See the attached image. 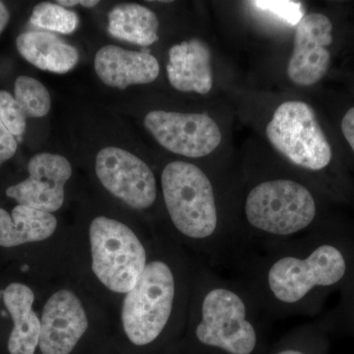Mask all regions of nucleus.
Here are the masks:
<instances>
[{
  "label": "nucleus",
  "mask_w": 354,
  "mask_h": 354,
  "mask_svg": "<svg viewBox=\"0 0 354 354\" xmlns=\"http://www.w3.org/2000/svg\"><path fill=\"white\" fill-rule=\"evenodd\" d=\"M237 259L239 279L268 318L314 317L330 295L354 279V235L326 228L247 251Z\"/></svg>",
  "instance_id": "obj_1"
},
{
  "label": "nucleus",
  "mask_w": 354,
  "mask_h": 354,
  "mask_svg": "<svg viewBox=\"0 0 354 354\" xmlns=\"http://www.w3.org/2000/svg\"><path fill=\"white\" fill-rule=\"evenodd\" d=\"M194 271L195 258L157 230L141 278L114 313V354H171L185 327Z\"/></svg>",
  "instance_id": "obj_2"
},
{
  "label": "nucleus",
  "mask_w": 354,
  "mask_h": 354,
  "mask_svg": "<svg viewBox=\"0 0 354 354\" xmlns=\"http://www.w3.org/2000/svg\"><path fill=\"white\" fill-rule=\"evenodd\" d=\"M140 225L127 216L101 212L69 227L66 274L113 315L152 255L157 230Z\"/></svg>",
  "instance_id": "obj_3"
},
{
  "label": "nucleus",
  "mask_w": 354,
  "mask_h": 354,
  "mask_svg": "<svg viewBox=\"0 0 354 354\" xmlns=\"http://www.w3.org/2000/svg\"><path fill=\"white\" fill-rule=\"evenodd\" d=\"M268 319L241 279L195 258L187 319L171 354H257Z\"/></svg>",
  "instance_id": "obj_4"
},
{
  "label": "nucleus",
  "mask_w": 354,
  "mask_h": 354,
  "mask_svg": "<svg viewBox=\"0 0 354 354\" xmlns=\"http://www.w3.org/2000/svg\"><path fill=\"white\" fill-rule=\"evenodd\" d=\"M160 187L172 239L213 268L234 255V232L223 223L215 187L203 169L183 160L169 162Z\"/></svg>",
  "instance_id": "obj_5"
},
{
  "label": "nucleus",
  "mask_w": 354,
  "mask_h": 354,
  "mask_svg": "<svg viewBox=\"0 0 354 354\" xmlns=\"http://www.w3.org/2000/svg\"><path fill=\"white\" fill-rule=\"evenodd\" d=\"M37 354H114L113 315L68 274L46 283Z\"/></svg>",
  "instance_id": "obj_6"
},
{
  "label": "nucleus",
  "mask_w": 354,
  "mask_h": 354,
  "mask_svg": "<svg viewBox=\"0 0 354 354\" xmlns=\"http://www.w3.org/2000/svg\"><path fill=\"white\" fill-rule=\"evenodd\" d=\"M243 227L235 258L259 247L300 239L329 227L318 225L319 206L308 186L291 178L254 185L243 200Z\"/></svg>",
  "instance_id": "obj_7"
},
{
  "label": "nucleus",
  "mask_w": 354,
  "mask_h": 354,
  "mask_svg": "<svg viewBox=\"0 0 354 354\" xmlns=\"http://www.w3.org/2000/svg\"><path fill=\"white\" fill-rule=\"evenodd\" d=\"M69 227L57 214L0 207V249L14 254L16 274L46 283L66 274Z\"/></svg>",
  "instance_id": "obj_8"
},
{
  "label": "nucleus",
  "mask_w": 354,
  "mask_h": 354,
  "mask_svg": "<svg viewBox=\"0 0 354 354\" xmlns=\"http://www.w3.org/2000/svg\"><path fill=\"white\" fill-rule=\"evenodd\" d=\"M272 146L291 164L312 172L322 171L333 160L325 133L306 102L281 104L266 128Z\"/></svg>",
  "instance_id": "obj_9"
},
{
  "label": "nucleus",
  "mask_w": 354,
  "mask_h": 354,
  "mask_svg": "<svg viewBox=\"0 0 354 354\" xmlns=\"http://www.w3.org/2000/svg\"><path fill=\"white\" fill-rule=\"evenodd\" d=\"M0 281V354H37L46 283L13 272Z\"/></svg>",
  "instance_id": "obj_10"
},
{
  "label": "nucleus",
  "mask_w": 354,
  "mask_h": 354,
  "mask_svg": "<svg viewBox=\"0 0 354 354\" xmlns=\"http://www.w3.org/2000/svg\"><path fill=\"white\" fill-rule=\"evenodd\" d=\"M95 174L102 189L133 213H146L158 201L157 177L143 160L118 147H106L95 158Z\"/></svg>",
  "instance_id": "obj_11"
},
{
  "label": "nucleus",
  "mask_w": 354,
  "mask_h": 354,
  "mask_svg": "<svg viewBox=\"0 0 354 354\" xmlns=\"http://www.w3.org/2000/svg\"><path fill=\"white\" fill-rule=\"evenodd\" d=\"M144 124L160 146L183 157H206L221 142L220 128L206 113L153 111L147 114Z\"/></svg>",
  "instance_id": "obj_12"
},
{
  "label": "nucleus",
  "mask_w": 354,
  "mask_h": 354,
  "mask_svg": "<svg viewBox=\"0 0 354 354\" xmlns=\"http://www.w3.org/2000/svg\"><path fill=\"white\" fill-rule=\"evenodd\" d=\"M28 176L8 186L6 196L16 204L57 214L66 201L67 184L73 169L68 160L57 153H37L27 165Z\"/></svg>",
  "instance_id": "obj_13"
},
{
  "label": "nucleus",
  "mask_w": 354,
  "mask_h": 354,
  "mask_svg": "<svg viewBox=\"0 0 354 354\" xmlns=\"http://www.w3.org/2000/svg\"><path fill=\"white\" fill-rule=\"evenodd\" d=\"M333 24L322 13L305 15L297 25L288 75L291 82L308 87L322 80L330 66Z\"/></svg>",
  "instance_id": "obj_14"
},
{
  "label": "nucleus",
  "mask_w": 354,
  "mask_h": 354,
  "mask_svg": "<svg viewBox=\"0 0 354 354\" xmlns=\"http://www.w3.org/2000/svg\"><path fill=\"white\" fill-rule=\"evenodd\" d=\"M94 66L102 82L120 90L152 83L160 74V64L150 51L127 50L113 44L100 48Z\"/></svg>",
  "instance_id": "obj_15"
},
{
  "label": "nucleus",
  "mask_w": 354,
  "mask_h": 354,
  "mask_svg": "<svg viewBox=\"0 0 354 354\" xmlns=\"http://www.w3.org/2000/svg\"><path fill=\"white\" fill-rule=\"evenodd\" d=\"M167 71L169 83L180 92L208 94L213 87L212 53L199 39L176 44L169 53Z\"/></svg>",
  "instance_id": "obj_16"
},
{
  "label": "nucleus",
  "mask_w": 354,
  "mask_h": 354,
  "mask_svg": "<svg viewBox=\"0 0 354 354\" xmlns=\"http://www.w3.org/2000/svg\"><path fill=\"white\" fill-rule=\"evenodd\" d=\"M21 57L44 71L64 74L79 62V53L71 44L48 32H23L16 39Z\"/></svg>",
  "instance_id": "obj_17"
},
{
  "label": "nucleus",
  "mask_w": 354,
  "mask_h": 354,
  "mask_svg": "<svg viewBox=\"0 0 354 354\" xmlns=\"http://www.w3.org/2000/svg\"><path fill=\"white\" fill-rule=\"evenodd\" d=\"M158 31L157 15L141 4H120L109 14V32L114 38L149 46L158 41Z\"/></svg>",
  "instance_id": "obj_18"
},
{
  "label": "nucleus",
  "mask_w": 354,
  "mask_h": 354,
  "mask_svg": "<svg viewBox=\"0 0 354 354\" xmlns=\"http://www.w3.org/2000/svg\"><path fill=\"white\" fill-rule=\"evenodd\" d=\"M14 97L27 118H41L50 113V93L43 84L32 77H17L14 83Z\"/></svg>",
  "instance_id": "obj_19"
},
{
  "label": "nucleus",
  "mask_w": 354,
  "mask_h": 354,
  "mask_svg": "<svg viewBox=\"0 0 354 354\" xmlns=\"http://www.w3.org/2000/svg\"><path fill=\"white\" fill-rule=\"evenodd\" d=\"M30 22L35 27L68 35L77 29L78 15L57 3L43 2L34 7Z\"/></svg>",
  "instance_id": "obj_20"
},
{
  "label": "nucleus",
  "mask_w": 354,
  "mask_h": 354,
  "mask_svg": "<svg viewBox=\"0 0 354 354\" xmlns=\"http://www.w3.org/2000/svg\"><path fill=\"white\" fill-rule=\"evenodd\" d=\"M320 320L327 330L335 328L354 334V279L339 292L337 306Z\"/></svg>",
  "instance_id": "obj_21"
},
{
  "label": "nucleus",
  "mask_w": 354,
  "mask_h": 354,
  "mask_svg": "<svg viewBox=\"0 0 354 354\" xmlns=\"http://www.w3.org/2000/svg\"><path fill=\"white\" fill-rule=\"evenodd\" d=\"M0 120L13 136L24 134L28 118L14 95L4 90H0Z\"/></svg>",
  "instance_id": "obj_22"
},
{
  "label": "nucleus",
  "mask_w": 354,
  "mask_h": 354,
  "mask_svg": "<svg viewBox=\"0 0 354 354\" xmlns=\"http://www.w3.org/2000/svg\"><path fill=\"white\" fill-rule=\"evenodd\" d=\"M253 6L262 10L269 11L281 19L285 20L288 24L297 25L304 17L302 6L295 1H272V0H258L251 2Z\"/></svg>",
  "instance_id": "obj_23"
},
{
  "label": "nucleus",
  "mask_w": 354,
  "mask_h": 354,
  "mask_svg": "<svg viewBox=\"0 0 354 354\" xmlns=\"http://www.w3.org/2000/svg\"><path fill=\"white\" fill-rule=\"evenodd\" d=\"M316 323L308 324L293 330L286 337V342L281 348L274 351L272 354H310L307 344L315 330Z\"/></svg>",
  "instance_id": "obj_24"
},
{
  "label": "nucleus",
  "mask_w": 354,
  "mask_h": 354,
  "mask_svg": "<svg viewBox=\"0 0 354 354\" xmlns=\"http://www.w3.org/2000/svg\"><path fill=\"white\" fill-rule=\"evenodd\" d=\"M17 148L15 136L11 134L0 120V167L15 156Z\"/></svg>",
  "instance_id": "obj_25"
},
{
  "label": "nucleus",
  "mask_w": 354,
  "mask_h": 354,
  "mask_svg": "<svg viewBox=\"0 0 354 354\" xmlns=\"http://www.w3.org/2000/svg\"><path fill=\"white\" fill-rule=\"evenodd\" d=\"M342 132L354 152V106L349 109L342 120Z\"/></svg>",
  "instance_id": "obj_26"
},
{
  "label": "nucleus",
  "mask_w": 354,
  "mask_h": 354,
  "mask_svg": "<svg viewBox=\"0 0 354 354\" xmlns=\"http://www.w3.org/2000/svg\"><path fill=\"white\" fill-rule=\"evenodd\" d=\"M99 2L100 1H97V0H59L57 3L64 7L82 6L84 7H87V8H92V7L99 4Z\"/></svg>",
  "instance_id": "obj_27"
},
{
  "label": "nucleus",
  "mask_w": 354,
  "mask_h": 354,
  "mask_svg": "<svg viewBox=\"0 0 354 354\" xmlns=\"http://www.w3.org/2000/svg\"><path fill=\"white\" fill-rule=\"evenodd\" d=\"M9 20H10V12H9L6 3L0 1V35L6 30Z\"/></svg>",
  "instance_id": "obj_28"
}]
</instances>
